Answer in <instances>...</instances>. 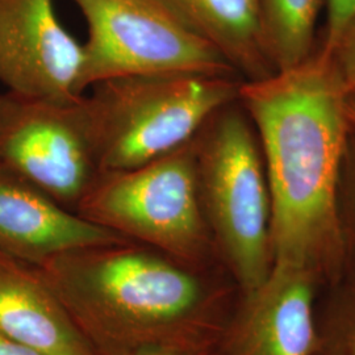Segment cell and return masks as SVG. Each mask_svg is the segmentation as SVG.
<instances>
[{
	"label": "cell",
	"mask_w": 355,
	"mask_h": 355,
	"mask_svg": "<svg viewBox=\"0 0 355 355\" xmlns=\"http://www.w3.org/2000/svg\"><path fill=\"white\" fill-rule=\"evenodd\" d=\"M245 80L274 74L261 42L257 0H161Z\"/></svg>",
	"instance_id": "7c38bea8"
},
{
	"label": "cell",
	"mask_w": 355,
	"mask_h": 355,
	"mask_svg": "<svg viewBox=\"0 0 355 355\" xmlns=\"http://www.w3.org/2000/svg\"><path fill=\"white\" fill-rule=\"evenodd\" d=\"M343 105L347 124L355 129V76L343 80Z\"/></svg>",
	"instance_id": "ac0fdd59"
},
{
	"label": "cell",
	"mask_w": 355,
	"mask_h": 355,
	"mask_svg": "<svg viewBox=\"0 0 355 355\" xmlns=\"http://www.w3.org/2000/svg\"><path fill=\"white\" fill-rule=\"evenodd\" d=\"M37 268L96 355L212 343L203 283L190 267L150 248L91 246Z\"/></svg>",
	"instance_id": "7a4b0ae2"
},
{
	"label": "cell",
	"mask_w": 355,
	"mask_h": 355,
	"mask_svg": "<svg viewBox=\"0 0 355 355\" xmlns=\"http://www.w3.org/2000/svg\"><path fill=\"white\" fill-rule=\"evenodd\" d=\"M322 6L327 0H257L262 48L275 73L304 64L313 55Z\"/></svg>",
	"instance_id": "4fadbf2b"
},
{
	"label": "cell",
	"mask_w": 355,
	"mask_h": 355,
	"mask_svg": "<svg viewBox=\"0 0 355 355\" xmlns=\"http://www.w3.org/2000/svg\"><path fill=\"white\" fill-rule=\"evenodd\" d=\"M312 355H355V288L330 309L325 324L318 321V343Z\"/></svg>",
	"instance_id": "5bb4252c"
},
{
	"label": "cell",
	"mask_w": 355,
	"mask_h": 355,
	"mask_svg": "<svg viewBox=\"0 0 355 355\" xmlns=\"http://www.w3.org/2000/svg\"><path fill=\"white\" fill-rule=\"evenodd\" d=\"M83 42L60 21L53 0H0V85L6 92L76 103Z\"/></svg>",
	"instance_id": "ba28073f"
},
{
	"label": "cell",
	"mask_w": 355,
	"mask_h": 355,
	"mask_svg": "<svg viewBox=\"0 0 355 355\" xmlns=\"http://www.w3.org/2000/svg\"><path fill=\"white\" fill-rule=\"evenodd\" d=\"M78 215L192 267L215 248L199 193L193 140L125 170L101 171Z\"/></svg>",
	"instance_id": "5b68a950"
},
{
	"label": "cell",
	"mask_w": 355,
	"mask_h": 355,
	"mask_svg": "<svg viewBox=\"0 0 355 355\" xmlns=\"http://www.w3.org/2000/svg\"><path fill=\"white\" fill-rule=\"evenodd\" d=\"M239 102L266 170L272 268L316 278L336 263L343 243L337 198L349 127L343 79L320 51L296 67L242 80Z\"/></svg>",
	"instance_id": "6da1fadb"
},
{
	"label": "cell",
	"mask_w": 355,
	"mask_h": 355,
	"mask_svg": "<svg viewBox=\"0 0 355 355\" xmlns=\"http://www.w3.org/2000/svg\"><path fill=\"white\" fill-rule=\"evenodd\" d=\"M87 24L82 86L145 74L236 76L233 66L161 0H73Z\"/></svg>",
	"instance_id": "8992f818"
},
{
	"label": "cell",
	"mask_w": 355,
	"mask_h": 355,
	"mask_svg": "<svg viewBox=\"0 0 355 355\" xmlns=\"http://www.w3.org/2000/svg\"><path fill=\"white\" fill-rule=\"evenodd\" d=\"M130 355H220L212 349V343H182L157 346Z\"/></svg>",
	"instance_id": "e0dca14e"
},
{
	"label": "cell",
	"mask_w": 355,
	"mask_h": 355,
	"mask_svg": "<svg viewBox=\"0 0 355 355\" xmlns=\"http://www.w3.org/2000/svg\"><path fill=\"white\" fill-rule=\"evenodd\" d=\"M0 336L48 355H96L37 267L3 250Z\"/></svg>",
	"instance_id": "8fae6325"
},
{
	"label": "cell",
	"mask_w": 355,
	"mask_h": 355,
	"mask_svg": "<svg viewBox=\"0 0 355 355\" xmlns=\"http://www.w3.org/2000/svg\"><path fill=\"white\" fill-rule=\"evenodd\" d=\"M237 76L145 74L91 86L83 107L101 171L125 170L193 140L214 114L239 101Z\"/></svg>",
	"instance_id": "3957f363"
},
{
	"label": "cell",
	"mask_w": 355,
	"mask_h": 355,
	"mask_svg": "<svg viewBox=\"0 0 355 355\" xmlns=\"http://www.w3.org/2000/svg\"><path fill=\"white\" fill-rule=\"evenodd\" d=\"M0 355H48L37 349L0 336Z\"/></svg>",
	"instance_id": "d6986e66"
},
{
	"label": "cell",
	"mask_w": 355,
	"mask_h": 355,
	"mask_svg": "<svg viewBox=\"0 0 355 355\" xmlns=\"http://www.w3.org/2000/svg\"><path fill=\"white\" fill-rule=\"evenodd\" d=\"M193 145L212 241L248 295L266 282L272 268L271 207L259 142L241 103L217 111Z\"/></svg>",
	"instance_id": "277c9868"
},
{
	"label": "cell",
	"mask_w": 355,
	"mask_h": 355,
	"mask_svg": "<svg viewBox=\"0 0 355 355\" xmlns=\"http://www.w3.org/2000/svg\"><path fill=\"white\" fill-rule=\"evenodd\" d=\"M0 166V250L32 266L99 245L127 242Z\"/></svg>",
	"instance_id": "30bf717a"
},
{
	"label": "cell",
	"mask_w": 355,
	"mask_h": 355,
	"mask_svg": "<svg viewBox=\"0 0 355 355\" xmlns=\"http://www.w3.org/2000/svg\"><path fill=\"white\" fill-rule=\"evenodd\" d=\"M0 166L76 211L101 174L83 96L57 103L0 94Z\"/></svg>",
	"instance_id": "52a82bcc"
},
{
	"label": "cell",
	"mask_w": 355,
	"mask_h": 355,
	"mask_svg": "<svg viewBox=\"0 0 355 355\" xmlns=\"http://www.w3.org/2000/svg\"><path fill=\"white\" fill-rule=\"evenodd\" d=\"M316 278L300 270L272 268L245 295V304L220 355H312L318 343Z\"/></svg>",
	"instance_id": "9c48e42d"
},
{
	"label": "cell",
	"mask_w": 355,
	"mask_h": 355,
	"mask_svg": "<svg viewBox=\"0 0 355 355\" xmlns=\"http://www.w3.org/2000/svg\"><path fill=\"white\" fill-rule=\"evenodd\" d=\"M327 35L321 53L329 54L343 28L355 16V0H327Z\"/></svg>",
	"instance_id": "2e32d148"
},
{
	"label": "cell",
	"mask_w": 355,
	"mask_h": 355,
	"mask_svg": "<svg viewBox=\"0 0 355 355\" xmlns=\"http://www.w3.org/2000/svg\"><path fill=\"white\" fill-rule=\"evenodd\" d=\"M324 54V53H322ZM328 55L343 80L355 76V16L343 28Z\"/></svg>",
	"instance_id": "9a60e30c"
}]
</instances>
